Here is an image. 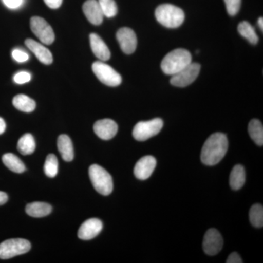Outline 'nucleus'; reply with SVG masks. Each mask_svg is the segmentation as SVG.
I'll return each mask as SVG.
<instances>
[{
  "mask_svg": "<svg viewBox=\"0 0 263 263\" xmlns=\"http://www.w3.org/2000/svg\"><path fill=\"white\" fill-rule=\"evenodd\" d=\"M13 105L15 108L25 113H31L36 108L34 100L25 95H18L13 99Z\"/></svg>",
  "mask_w": 263,
  "mask_h": 263,
  "instance_id": "412c9836",
  "label": "nucleus"
},
{
  "mask_svg": "<svg viewBox=\"0 0 263 263\" xmlns=\"http://www.w3.org/2000/svg\"><path fill=\"white\" fill-rule=\"evenodd\" d=\"M5 129H6V124H5L4 119L0 117V135L3 134Z\"/></svg>",
  "mask_w": 263,
  "mask_h": 263,
  "instance_id": "c9c22d12",
  "label": "nucleus"
},
{
  "mask_svg": "<svg viewBox=\"0 0 263 263\" xmlns=\"http://www.w3.org/2000/svg\"><path fill=\"white\" fill-rule=\"evenodd\" d=\"M200 65L197 63H190L182 70L173 76L171 84L178 87H186L196 80L200 73Z\"/></svg>",
  "mask_w": 263,
  "mask_h": 263,
  "instance_id": "1a4fd4ad",
  "label": "nucleus"
},
{
  "mask_svg": "<svg viewBox=\"0 0 263 263\" xmlns=\"http://www.w3.org/2000/svg\"><path fill=\"white\" fill-rule=\"evenodd\" d=\"M228 149V140L226 135L216 133L204 143L201 151V161L205 165L213 166L219 163Z\"/></svg>",
  "mask_w": 263,
  "mask_h": 263,
  "instance_id": "f257e3e1",
  "label": "nucleus"
},
{
  "mask_svg": "<svg viewBox=\"0 0 263 263\" xmlns=\"http://www.w3.org/2000/svg\"><path fill=\"white\" fill-rule=\"evenodd\" d=\"M238 32L240 35L246 38L249 43L255 45L258 43L259 37L256 34L254 27L249 22H242L238 27Z\"/></svg>",
  "mask_w": 263,
  "mask_h": 263,
  "instance_id": "393cba45",
  "label": "nucleus"
},
{
  "mask_svg": "<svg viewBox=\"0 0 263 263\" xmlns=\"http://www.w3.org/2000/svg\"><path fill=\"white\" fill-rule=\"evenodd\" d=\"M192 63V56L187 50L176 48L167 53L162 63L161 68L165 74L174 76Z\"/></svg>",
  "mask_w": 263,
  "mask_h": 263,
  "instance_id": "f03ea898",
  "label": "nucleus"
},
{
  "mask_svg": "<svg viewBox=\"0 0 263 263\" xmlns=\"http://www.w3.org/2000/svg\"><path fill=\"white\" fill-rule=\"evenodd\" d=\"M222 236L217 230L210 229L208 230L203 238L202 248L208 255L214 256L219 253L223 247Z\"/></svg>",
  "mask_w": 263,
  "mask_h": 263,
  "instance_id": "9d476101",
  "label": "nucleus"
},
{
  "mask_svg": "<svg viewBox=\"0 0 263 263\" xmlns=\"http://www.w3.org/2000/svg\"><path fill=\"white\" fill-rule=\"evenodd\" d=\"M94 131L99 138L105 141H108L112 139L117 135L118 125L117 123L112 119H101L95 122Z\"/></svg>",
  "mask_w": 263,
  "mask_h": 263,
  "instance_id": "ddd939ff",
  "label": "nucleus"
},
{
  "mask_svg": "<svg viewBox=\"0 0 263 263\" xmlns=\"http://www.w3.org/2000/svg\"><path fill=\"white\" fill-rule=\"evenodd\" d=\"M227 263H242L243 260L240 258L239 254L237 252H233L230 254L228 259L226 261Z\"/></svg>",
  "mask_w": 263,
  "mask_h": 263,
  "instance_id": "72a5a7b5",
  "label": "nucleus"
},
{
  "mask_svg": "<svg viewBox=\"0 0 263 263\" xmlns=\"http://www.w3.org/2000/svg\"><path fill=\"white\" fill-rule=\"evenodd\" d=\"M157 165V160L152 156L142 157L138 161L134 168V174L137 179L146 180L152 176Z\"/></svg>",
  "mask_w": 263,
  "mask_h": 263,
  "instance_id": "f8f14e48",
  "label": "nucleus"
},
{
  "mask_svg": "<svg viewBox=\"0 0 263 263\" xmlns=\"http://www.w3.org/2000/svg\"><path fill=\"white\" fill-rule=\"evenodd\" d=\"M104 16L107 18H113L117 14L118 7L114 0H98Z\"/></svg>",
  "mask_w": 263,
  "mask_h": 263,
  "instance_id": "cd10ccee",
  "label": "nucleus"
},
{
  "mask_svg": "<svg viewBox=\"0 0 263 263\" xmlns=\"http://www.w3.org/2000/svg\"><path fill=\"white\" fill-rule=\"evenodd\" d=\"M57 146L62 159L66 162H70L73 160L74 152L72 143L67 135H61L58 138Z\"/></svg>",
  "mask_w": 263,
  "mask_h": 263,
  "instance_id": "a211bd4d",
  "label": "nucleus"
},
{
  "mask_svg": "<svg viewBox=\"0 0 263 263\" xmlns=\"http://www.w3.org/2000/svg\"><path fill=\"white\" fill-rule=\"evenodd\" d=\"M162 127H163V122L159 118H156L147 122H140L135 126L133 136L137 141H145L158 134Z\"/></svg>",
  "mask_w": 263,
  "mask_h": 263,
  "instance_id": "423d86ee",
  "label": "nucleus"
},
{
  "mask_svg": "<svg viewBox=\"0 0 263 263\" xmlns=\"http://www.w3.org/2000/svg\"><path fill=\"white\" fill-rule=\"evenodd\" d=\"M92 70L103 84L109 86H117L122 83V76L110 65L101 61L95 62Z\"/></svg>",
  "mask_w": 263,
  "mask_h": 263,
  "instance_id": "0eeeda50",
  "label": "nucleus"
},
{
  "mask_svg": "<svg viewBox=\"0 0 263 263\" xmlns=\"http://www.w3.org/2000/svg\"><path fill=\"white\" fill-rule=\"evenodd\" d=\"M63 0H44L45 3L51 9H57L62 4Z\"/></svg>",
  "mask_w": 263,
  "mask_h": 263,
  "instance_id": "473e14b6",
  "label": "nucleus"
},
{
  "mask_svg": "<svg viewBox=\"0 0 263 263\" xmlns=\"http://www.w3.org/2000/svg\"><path fill=\"white\" fill-rule=\"evenodd\" d=\"M258 25H259V28H260L262 30V29H263V19H262V17H261V18H259L258 19Z\"/></svg>",
  "mask_w": 263,
  "mask_h": 263,
  "instance_id": "e433bc0d",
  "label": "nucleus"
},
{
  "mask_svg": "<svg viewBox=\"0 0 263 263\" xmlns=\"http://www.w3.org/2000/svg\"><path fill=\"white\" fill-rule=\"evenodd\" d=\"M18 152L23 155H29L34 152L36 148L34 137L29 133L24 135L18 142Z\"/></svg>",
  "mask_w": 263,
  "mask_h": 263,
  "instance_id": "5701e85b",
  "label": "nucleus"
},
{
  "mask_svg": "<svg viewBox=\"0 0 263 263\" xmlns=\"http://www.w3.org/2000/svg\"><path fill=\"white\" fill-rule=\"evenodd\" d=\"M155 17L159 23L167 28H177L184 22V12L175 5H161L155 10Z\"/></svg>",
  "mask_w": 263,
  "mask_h": 263,
  "instance_id": "7ed1b4c3",
  "label": "nucleus"
},
{
  "mask_svg": "<svg viewBox=\"0 0 263 263\" xmlns=\"http://www.w3.org/2000/svg\"><path fill=\"white\" fill-rule=\"evenodd\" d=\"M30 28L36 37L46 45H51L55 40V34L50 24L44 18L34 16L30 19Z\"/></svg>",
  "mask_w": 263,
  "mask_h": 263,
  "instance_id": "6e6552de",
  "label": "nucleus"
},
{
  "mask_svg": "<svg viewBox=\"0 0 263 263\" xmlns=\"http://www.w3.org/2000/svg\"><path fill=\"white\" fill-rule=\"evenodd\" d=\"M85 16L93 25L103 23L104 15L99 4L98 0H86L83 5Z\"/></svg>",
  "mask_w": 263,
  "mask_h": 263,
  "instance_id": "2eb2a0df",
  "label": "nucleus"
},
{
  "mask_svg": "<svg viewBox=\"0 0 263 263\" xmlns=\"http://www.w3.org/2000/svg\"><path fill=\"white\" fill-rule=\"evenodd\" d=\"M227 10L230 15H235L238 13L241 5V0H224Z\"/></svg>",
  "mask_w": 263,
  "mask_h": 263,
  "instance_id": "c85d7f7f",
  "label": "nucleus"
},
{
  "mask_svg": "<svg viewBox=\"0 0 263 263\" xmlns=\"http://www.w3.org/2000/svg\"><path fill=\"white\" fill-rule=\"evenodd\" d=\"M51 205L43 202H32L26 207V212L32 217H44L51 214Z\"/></svg>",
  "mask_w": 263,
  "mask_h": 263,
  "instance_id": "6ab92c4d",
  "label": "nucleus"
},
{
  "mask_svg": "<svg viewBox=\"0 0 263 263\" xmlns=\"http://www.w3.org/2000/svg\"><path fill=\"white\" fill-rule=\"evenodd\" d=\"M246 174L245 167L240 164H237L232 170L230 176V187L234 190H240L245 185Z\"/></svg>",
  "mask_w": 263,
  "mask_h": 263,
  "instance_id": "aec40b11",
  "label": "nucleus"
},
{
  "mask_svg": "<svg viewBox=\"0 0 263 263\" xmlns=\"http://www.w3.org/2000/svg\"><path fill=\"white\" fill-rule=\"evenodd\" d=\"M13 80L18 84H24L31 80V74L25 71L17 72L13 77Z\"/></svg>",
  "mask_w": 263,
  "mask_h": 263,
  "instance_id": "c756f323",
  "label": "nucleus"
},
{
  "mask_svg": "<svg viewBox=\"0 0 263 263\" xmlns=\"http://www.w3.org/2000/svg\"><path fill=\"white\" fill-rule=\"evenodd\" d=\"M103 230V222L99 219L91 218L85 221L79 230V238L82 240H91L100 234Z\"/></svg>",
  "mask_w": 263,
  "mask_h": 263,
  "instance_id": "4468645a",
  "label": "nucleus"
},
{
  "mask_svg": "<svg viewBox=\"0 0 263 263\" xmlns=\"http://www.w3.org/2000/svg\"><path fill=\"white\" fill-rule=\"evenodd\" d=\"M249 219L252 226L260 228L263 226V208L261 204H254L249 212Z\"/></svg>",
  "mask_w": 263,
  "mask_h": 263,
  "instance_id": "a878e982",
  "label": "nucleus"
},
{
  "mask_svg": "<svg viewBox=\"0 0 263 263\" xmlns=\"http://www.w3.org/2000/svg\"><path fill=\"white\" fill-rule=\"evenodd\" d=\"M3 2L10 9H16L23 3V0H3Z\"/></svg>",
  "mask_w": 263,
  "mask_h": 263,
  "instance_id": "2f4dec72",
  "label": "nucleus"
},
{
  "mask_svg": "<svg viewBox=\"0 0 263 263\" xmlns=\"http://www.w3.org/2000/svg\"><path fill=\"white\" fill-rule=\"evenodd\" d=\"M248 130L249 135L254 143L259 146H262L263 127L262 122L258 119H252L249 122Z\"/></svg>",
  "mask_w": 263,
  "mask_h": 263,
  "instance_id": "b1692460",
  "label": "nucleus"
},
{
  "mask_svg": "<svg viewBox=\"0 0 263 263\" xmlns=\"http://www.w3.org/2000/svg\"><path fill=\"white\" fill-rule=\"evenodd\" d=\"M117 38L122 51L126 54L134 53L137 48V37L133 29L123 27L118 31Z\"/></svg>",
  "mask_w": 263,
  "mask_h": 263,
  "instance_id": "9b49d317",
  "label": "nucleus"
},
{
  "mask_svg": "<svg viewBox=\"0 0 263 263\" xmlns=\"http://www.w3.org/2000/svg\"><path fill=\"white\" fill-rule=\"evenodd\" d=\"M89 175L93 186L98 193L105 196L112 193L113 179L106 170L98 164H92L89 167Z\"/></svg>",
  "mask_w": 263,
  "mask_h": 263,
  "instance_id": "20e7f679",
  "label": "nucleus"
},
{
  "mask_svg": "<svg viewBox=\"0 0 263 263\" xmlns=\"http://www.w3.org/2000/svg\"><path fill=\"white\" fill-rule=\"evenodd\" d=\"M89 40L91 50L99 60L104 62L110 60V50L98 34L91 33L89 36Z\"/></svg>",
  "mask_w": 263,
  "mask_h": 263,
  "instance_id": "f3484780",
  "label": "nucleus"
},
{
  "mask_svg": "<svg viewBox=\"0 0 263 263\" xmlns=\"http://www.w3.org/2000/svg\"><path fill=\"white\" fill-rule=\"evenodd\" d=\"M25 45L35 55L37 60L44 65H51L53 62V56H52L51 52L41 43H37V41L32 39H27L25 41Z\"/></svg>",
  "mask_w": 263,
  "mask_h": 263,
  "instance_id": "dca6fc26",
  "label": "nucleus"
},
{
  "mask_svg": "<svg viewBox=\"0 0 263 263\" xmlns=\"http://www.w3.org/2000/svg\"><path fill=\"white\" fill-rule=\"evenodd\" d=\"M12 57L14 59L15 61L20 62H25L28 61L29 57L28 53L21 49H14L12 52Z\"/></svg>",
  "mask_w": 263,
  "mask_h": 263,
  "instance_id": "7c9ffc66",
  "label": "nucleus"
},
{
  "mask_svg": "<svg viewBox=\"0 0 263 263\" xmlns=\"http://www.w3.org/2000/svg\"><path fill=\"white\" fill-rule=\"evenodd\" d=\"M8 200V196L4 192L0 191V205H4Z\"/></svg>",
  "mask_w": 263,
  "mask_h": 263,
  "instance_id": "f704fd0d",
  "label": "nucleus"
},
{
  "mask_svg": "<svg viewBox=\"0 0 263 263\" xmlns=\"http://www.w3.org/2000/svg\"><path fill=\"white\" fill-rule=\"evenodd\" d=\"M59 164L56 156L48 155L44 164V172L49 178H54L58 174Z\"/></svg>",
  "mask_w": 263,
  "mask_h": 263,
  "instance_id": "bb28decb",
  "label": "nucleus"
},
{
  "mask_svg": "<svg viewBox=\"0 0 263 263\" xmlns=\"http://www.w3.org/2000/svg\"><path fill=\"white\" fill-rule=\"evenodd\" d=\"M3 162L8 169L16 174H22L25 171L26 167L23 162L13 154L8 153L3 155Z\"/></svg>",
  "mask_w": 263,
  "mask_h": 263,
  "instance_id": "4be33fe9",
  "label": "nucleus"
},
{
  "mask_svg": "<svg viewBox=\"0 0 263 263\" xmlns=\"http://www.w3.org/2000/svg\"><path fill=\"white\" fill-rule=\"evenodd\" d=\"M31 249L29 240L23 238H13L0 243V259H8L15 256L27 253Z\"/></svg>",
  "mask_w": 263,
  "mask_h": 263,
  "instance_id": "39448f33",
  "label": "nucleus"
}]
</instances>
